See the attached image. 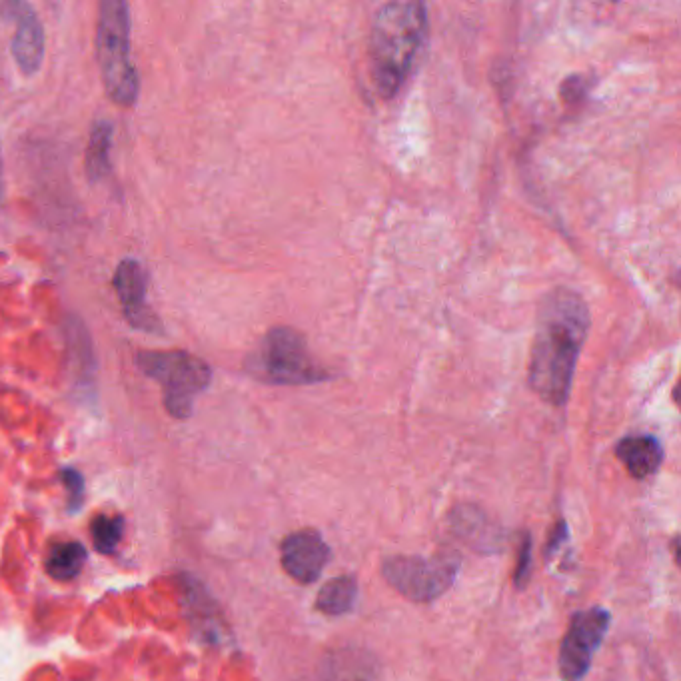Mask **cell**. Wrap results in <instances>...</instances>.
<instances>
[{"label":"cell","instance_id":"3","mask_svg":"<svg viewBox=\"0 0 681 681\" xmlns=\"http://www.w3.org/2000/svg\"><path fill=\"white\" fill-rule=\"evenodd\" d=\"M96 56L108 96L120 106H132L140 82L130 62V10L124 0L100 2Z\"/></svg>","mask_w":681,"mask_h":681},{"label":"cell","instance_id":"4","mask_svg":"<svg viewBox=\"0 0 681 681\" xmlns=\"http://www.w3.org/2000/svg\"><path fill=\"white\" fill-rule=\"evenodd\" d=\"M248 366L256 378L268 384L300 386L328 380V372L312 360L304 336L292 328L270 330Z\"/></svg>","mask_w":681,"mask_h":681},{"label":"cell","instance_id":"1","mask_svg":"<svg viewBox=\"0 0 681 681\" xmlns=\"http://www.w3.org/2000/svg\"><path fill=\"white\" fill-rule=\"evenodd\" d=\"M588 328V306L574 290L556 288L542 300L528 382L544 402L552 406L568 402Z\"/></svg>","mask_w":681,"mask_h":681},{"label":"cell","instance_id":"12","mask_svg":"<svg viewBox=\"0 0 681 681\" xmlns=\"http://www.w3.org/2000/svg\"><path fill=\"white\" fill-rule=\"evenodd\" d=\"M86 564V550L80 542H58L50 548L46 558V572L52 580H74Z\"/></svg>","mask_w":681,"mask_h":681},{"label":"cell","instance_id":"13","mask_svg":"<svg viewBox=\"0 0 681 681\" xmlns=\"http://www.w3.org/2000/svg\"><path fill=\"white\" fill-rule=\"evenodd\" d=\"M358 598V584L352 576L332 578L318 594L316 610L326 616H344L350 612Z\"/></svg>","mask_w":681,"mask_h":681},{"label":"cell","instance_id":"18","mask_svg":"<svg viewBox=\"0 0 681 681\" xmlns=\"http://www.w3.org/2000/svg\"><path fill=\"white\" fill-rule=\"evenodd\" d=\"M62 480H64V486L70 494V504H76L82 494H84V482H82V476L74 470H62Z\"/></svg>","mask_w":681,"mask_h":681},{"label":"cell","instance_id":"19","mask_svg":"<svg viewBox=\"0 0 681 681\" xmlns=\"http://www.w3.org/2000/svg\"><path fill=\"white\" fill-rule=\"evenodd\" d=\"M0 198H2V158H0Z\"/></svg>","mask_w":681,"mask_h":681},{"label":"cell","instance_id":"11","mask_svg":"<svg viewBox=\"0 0 681 681\" xmlns=\"http://www.w3.org/2000/svg\"><path fill=\"white\" fill-rule=\"evenodd\" d=\"M618 460L626 466L632 478L644 480L654 476L664 462V448L658 438L648 434L628 436L616 446Z\"/></svg>","mask_w":681,"mask_h":681},{"label":"cell","instance_id":"15","mask_svg":"<svg viewBox=\"0 0 681 681\" xmlns=\"http://www.w3.org/2000/svg\"><path fill=\"white\" fill-rule=\"evenodd\" d=\"M124 534V522L122 518L112 516H96L90 526L92 544L100 554H112Z\"/></svg>","mask_w":681,"mask_h":681},{"label":"cell","instance_id":"5","mask_svg":"<svg viewBox=\"0 0 681 681\" xmlns=\"http://www.w3.org/2000/svg\"><path fill=\"white\" fill-rule=\"evenodd\" d=\"M136 364L142 374L164 388L166 410L174 418H188L194 398L210 384V366L188 352H140Z\"/></svg>","mask_w":681,"mask_h":681},{"label":"cell","instance_id":"14","mask_svg":"<svg viewBox=\"0 0 681 681\" xmlns=\"http://www.w3.org/2000/svg\"><path fill=\"white\" fill-rule=\"evenodd\" d=\"M110 148H112V124L98 120L92 126L86 148V174L92 182L102 180L110 172Z\"/></svg>","mask_w":681,"mask_h":681},{"label":"cell","instance_id":"8","mask_svg":"<svg viewBox=\"0 0 681 681\" xmlns=\"http://www.w3.org/2000/svg\"><path fill=\"white\" fill-rule=\"evenodd\" d=\"M330 560V548L316 530H300L280 544L284 572L298 584H314Z\"/></svg>","mask_w":681,"mask_h":681},{"label":"cell","instance_id":"2","mask_svg":"<svg viewBox=\"0 0 681 681\" xmlns=\"http://www.w3.org/2000/svg\"><path fill=\"white\" fill-rule=\"evenodd\" d=\"M428 38V8L418 0L384 4L370 30V76L382 98H392L406 84Z\"/></svg>","mask_w":681,"mask_h":681},{"label":"cell","instance_id":"17","mask_svg":"<svg viewBox=\"0 0 681 681\" xmlns=\"http://www.w3.org/2000/svg\"><path fill=\"white\" fill-rule=\"evenodd\" d=\"M568 538H570L568 524H566L564 520H560V522H558V524L552 528V532H550L548 546H546V556L550 558L552 554H556V552L562 548V544H566V542H568Z\"/></svg>","mask_w":681,"mask_h":681},{"label":"cell","instance_id":"9","mask_svg":"<svg viewBox=\"0 0 681 681\" xmlns=\"http://www.w3.org/2000/svg\"><path fill=\"white\" fill-rule=\"evenodd\" d=\"M116 294L122 302L128 324L142 332H162L158 318L146 306V270L138 260L126 258L118 264L112 280Z\"/></svg>","mask_w":681,"mask_h":681},{"label":"cell","instance_id":"7","mask_svg":"<svg viewBox=\"0 0 681 681\" xmlns=\"http://www.w3.org/2000/svg\"><path fill=\"white\" fill-rule=\"evenodd\" d=\"M612 618L604 608L578 612L560 646V676L564 681H582L590 672L592 660L602 646Z\"/></svg>","mask_w":681,"mask_h":681},{"label":"cell","instance_id":"10","mask_svg":"<svg viewBox=\"0 0 681 681\" xmlns=\"http://www.w3.org/2000/svg\"><path fill=\"white\" fill-rule=\"evenodd\" d=\"M10 8L14 10L12 18L16 22L12 36V56L22 74L30 76L38 72L44 58V30L30 4L12 2Z\"/></svg>","mask_w":681,"mask_h":681},{"label":"cell","instance_id":"6","mask_svg":"<svg viewBox=\"0 0 681 681\" xmlns=\"http://www.w3.org/2000/svg\"><path fill=\"white\" fill-rule=\"evenodd\" d=\"M460 570V558L454 552H440L432 558L392 556L384 562L386 582L412 602H434L444 596Z\"/></svg>","mask_w":681,"mask_h":681},{"label":"cell","instance_id":"16","mask_svg":"<svg viewBox=\"0 0 681 681\" xmlns=\"http://www.w3.org/2000/svg\"><path fill=\"white\" fill-rule=\"evenodd\" d=\"M532 572V538L526 532L520 540V548H518V564H516V574H514V582L518 588H526L528 578Z\"/></svg>","mask_w":681,"mask_h":681}]
</instances>
